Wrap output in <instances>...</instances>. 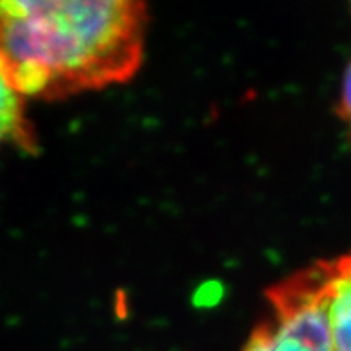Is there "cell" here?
I'll return each mask as SVG.
<instances>
[{"mask_svg": "<svg viewBox=\"0 0 351 351\" xmlns=\"http://www.w3.org/2000/svg\"><path fill=\"white\" fill-rule=\"evenodd\" d=\"M145 25L143 0H0V69L25 99L125 83Z\"/></svg>", "mask_w": 351, "mask_h": 351, "instance_id": "cell-1", "label": "cell"}, {"mask_svg": "<svg viewBox=\"0 0 351 351\" xmlns=\"http://www.w3.org/2000/svg\"><path fill=\"white\" fill-rule=\"evenodd\" d=\"M267 296L269 315L251 332L242 351H332L324 260L278 283Z\"/></svg>", "mask_w": 351, "mask_h": 351, "instance_id": "cell-2", "label": "cell"}, {"mask_svg": "<svg viewBox=\"0 0 351 351\" xmlns=\"http://www.w3.org/2000/svg\"><path fill=\"white\" fill-rule=\"evenodd\" d=\"M324 303L332 351H351V253L324 260Z\"/></svg>", "mask_w": 351, "mask_h": 351, "instance_id": "cell-3", "label": "cell"}, {"mask_svg": "<svg viewBox=\"0 0 351 351\" xmlns=\"http://www.w3.org/2000/svg\"><path fill=\"white\" fill-rule=\"evenodd\" d=\"M33 130L25 115V97L0 69V149L8 145L33 147Z\"/></svg>", "mask_w": 351, "mask_h": 351, "instance_id": "cell-4", "label": "cell"}, {"mask_svg": "<svg viewBox=\"0 0 351 351\" xmlns=\"http://www.w3.org/2000/svg\"><path fill=\"white\" fill-rule=\"evenodd\" d=\"M339 113L344 124L351 133V61L348 63L344 75H342V88H341V102H339Z\"/></svg>", "mask_w": 351, "mask_h": 351, "instance_id": "cell-5", "label": "cell"}, {"mask_svg": "<svg viewBox=\"0 0 351 351\" xmlns=\"http://www.w3.org/2000/svg\"><path fill=\"white\" fill-rule=\"evenodd\" d=\"M350 4H351V0H350Z\"/></svg>", "mask_w": 351, "mask_h": 351, "instance_id": "cell-6", "label": "cell"}]
</instances>
